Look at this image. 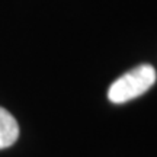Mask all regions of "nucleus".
<instances>
[{"instance_id": "1", "label": "nucleus", "mask_w": 157, "mask_h": 157, "mask_svg": "<svg viewBox=\"0 0 157 157\" xmlns=\"http://www.w3.org/2000/svg\"><path fill=\"white\" fill-rule=\"evenodd\" d=\"M157 73L151 64H140L128 73L118 77L108 90V98L112 103H125L144 95L156 83Z\"/></svg>"}, {"instance_id": "2", "label": "nucleus", "mask_w": 157, "mask_h": 157, "mask_svg": "<svg viewBox=\"0 0 157 157\" xmlns=\"http://www.w3.org/2000/svg\"><path fill=\"white\" fill-rule=\"evenodd\" d=\"M17 137H19L17 121L9 111L0 106V150L13 146Z\"/></svg>"}]
</instances>
